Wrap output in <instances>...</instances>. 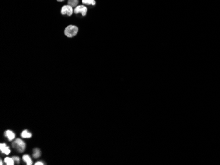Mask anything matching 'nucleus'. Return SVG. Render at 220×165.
<instances>
[{
  "mask_svg": "<svg viewBox=\"0 0 220 165\" xmlns=\"http://www.w3.org/2000/svg\"><path fill=\"white\" fill-rule=\"evenodd\" d=\"M78 32V28L75 25H69L65 29V34L68 38H72L75 36Z\"/></svg>",
  "mask_w": 220,
  "mask_h": 165,
  "instance_id": "obj_1",
  "label": "nucleus"
},
{
  "mask_svg": "<svg viewBox=\"0 0 220 165\" xmlns=\"http://www.w3.org/2000/svg\"><path fill=\"white\" fill-rule=\"evenodd\" d=\"M13 147L19 152L22 153L24 150H25L26 144L22 139H16L15 141L13 143Z\"/></svg>",
  "mask_w": 220,
  "mask_h": 165,
  "instance_id": "obj_2",
  "label": "nucleus"
},
{
  "mask_svg": "<svg viewBox=\"0 0 220 165\" xmlns=\"http://www.w3.org/2000/svg\"><path fill=\"white\" fill-rule=\"evenodd\" d=\"M73 13H74L73 7H72L69 5H64L62 8V9H61V13L62 15H67L68 16H71Z\"/></svg>",
  "mask_w": 220,
  "mask_h": 165,
  "instance_id": "obj_3",
  "label": "nucleus"
},
{
  "mask_svg": "<svg viewBox=\"0 0 220 165\" xmlns=\"http://www.w3.org/2000/svg\"><path fill=\"white\" fill-rule=\"evenodd\" d=\"M87 11H88L87 7H85L84 5H82L77 6V7H76L75 9H74V13L75 14L81 13L82 16L86 15Z\"/></svg>",
  "mask_w": 220,
  "mask_h": 165,
  "instance_id": "obj_4",
  "label": "nucleus"
},
{
  "mask_svg": "<svg viewBox=\"0 0 220 165\" xmlns=\"http://www.w3.org/2000/svg\"><path fill=\"white\" fill-rule=\"evenodd\" d=\"M0 150L2 153H3L5 155H9L11 153V150L9 149V148L6 146V145L5 143H1L0 144Z\"/></svg>",
  "mask_w": 220,
  "mask_h": 165,
  "instance_id": "obj_5",
  "label": "nucleus"
},
{
  "mask_svg": "<svg viewBox=\"0 0 220 165\" xmlns=\"http://www.w3.org/2000/svg\"><path fill=\"white\" fill-rule=\"evenodd\" d=\"M5 136L8 138V139L9 140V141H12V140H13L15 138V134L14 133V132H13L11 130L6 131L5 132Z\"/></svg>",
  "mask_w": 220,
  "mask_h": 165,
  "instance_id": "obj_6",
  "label": "nucleus"
},
{
  "mask_svg": "<svg viewBox=\"0 0 220 165\" xmlns=\"http://www.w3.org/2000/svg\"><path fill=\"white\" fill-rule=\"evenodd\" d=\"M79 0H68V5L71 6L72 7H76L78 6Z\"/></svg>",
  "mask_w": 220,
  "mask_h": 165,
  "instance_id": "obj_7",
  "label": "nucleus"
},
{
  "mask_svg": "<svg viewBox=\"0 0 220 165\" xmlns=\"http://www.w3.org/2000/svg\"><path fill=\"white\" fill-rule=\"evenodd\" d=\"M21 137L23 138H30L32 137V133H30L28 130H24L21 133Z\"/></svg>",
  "mask_w": 220,
  "mask_h": 165,
  "instance_id": "obj_8",
  "label": "nucleus"
},
{
  "mask_svg": "<svg viewBox=\"0 0 220 165\" xmlns=\"http://www.w3.org/2000/svg\"><path fill=\"white\" fill-rule=\"evenodd\" d=\"M4 162L7 164L8 165H13L15 164V161L13 160V158L10 157H6L4 159Z\"/></svg>",
  "mask_w": 220,
  "mask_h": 165,
  "instance_id": "obj_9",
  "label": "nucleus"
},
{
  "mask_svg": "<svg viewBox=\"0 0 220 165\" xmlns=\"http://www.w3.org/2000/svg\"><path fill=\"white\" fill-rule=\"evenodd\" d=\"M22 158H23L24 161H25L27 163V164H28V165L32 164V161L31 160V158H30V157L28 155H24Z\"/></svg>",
  "mask_w": 220,
  "mask_h": 165,
  "instance_id": "obj_10",
  "label": "nucleus"
},
{
  "mask_svg": "<svg viewBox=\"0 0 220 165\" xmlns=\"http://www.w3.org/2000/svg\"><path fill=\"white\" fill-rule=\"evenodd\" d=\"M82 2L83 4H86V5H96L95 0H82Z\"/></svg>",
  "mask_w": 220,
  "mask_h": 165,
  "instance_id": "obj_11",
  "label": "nucleus"
},
{
  "mask_svg": "<svg viewBox=\"0 0 220 165\" xmlns=\"http://www.w3.org/2000/svg\"><path fill=\"white\" fill-rule=\"evenodd\" d=\"M41 153H40V151L37 149V148H36L34 149V153H33V157L35 158H38V157H40Z\"/></svg>",
  "mask_w": 220,
  "mask_h": 165,
  "instance_id": "obj_12",
  "label": "nucleus"
},
{
  "mask_svg": "<svg viewBox=\"0 0 220 165\" xmlns=\"http://www.w3.org/2000/svg\"><path fill=\"white\" fill-rule=\"evenodd\" d=\"M13 158L15 161H16L17 163H19L20 161V158H19V157H13Z\"/></svg>",
  "mask_w": 220,
  "mask_h": 165,
  "instance_id": "obj_13",
  "label": "nucleus"
},
{
  "mask_svg": "<svg viewBox=\"0 0 220 165\" xmlns=\"http://www.w3.org/2000/svg\"><path fill=\"white\" fill-rule=\"evenodd\" d=\"M35 164H36V165H43V164H44V163H42V162L38 161V162H36V163H35Z\"/></svg>",
  "mask_w": 220,
  "mask_h": 165,
  "instance_id": "obj_14",
  "label": "nucleus"
},
{
  "mask_svg": "<svg viewBox=\"0 0 220 165\" xmlns=\"http://www.w3.org/2000/svg\"><path fill=\"white\" fill-rule=\"evenodd\" d=\"M57 1H58V2H62L65 1V0H57Z\"/></svg>",
  "mask_w": 220,
  "mask_h": 165,
  "instance_id": "obj_15",
  "label": "nucleus"
},
{
  "mask_svg": "<svg viewBox=\"0 0 220 165\" xmlns=\"http://www.w3.org/2000/svg\"><path fill=\"white\" fill-rule=\"evenodd\" d=\"M0 164H1V165H3V162L1 161H0Z\"/></svg>",
  "mask_w": 220,
  "mask_h": 165,
  "instance_id": "obj_16",
  "label": "nucleus"
}]
</instances>
